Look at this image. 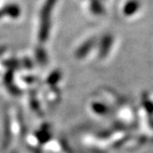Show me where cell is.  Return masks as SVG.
I'll return each mask as SVG.
<instances>
[{
  "label": "cell",
  "mask_w": 153,
  "mask_h": 153,
  "mask_svg": "<svg viewBox=\"0 0 153 153\" xmlns=\"http://www.w3.org/2000/svg\"><path fill=\"white\" fill-rule=\"evenodd\" d=\"M56 0H46L45 5H43L42 11H41V23H40V31H39V38L42 42L45 41L50 27V21H51V15L53 8L56 5Z\"/></svg>",
  "instance_id": "1"
},
{
  "label": "cell",
  "mask_w": 153,
  "mask_h": 153,
  "mask_svg": "<svg viewBox=\"0 0 153 153\" xmlns=\"http://www.w3.org/2000/svg\"><path fill=\"white\" fill-rule=\"evenodd\" d=\"M19 15H20V8L16 4H9L0 9V19L5 16H8L11 18H18Z\"/></svg>",
  "instance_id": "2"
},
{
  "label": "cell",
  "mask_w": 153,
  "mask_h": 153,
  "mask_svg": "<svg viewBox=\"0 0 153 153\" xmlns=\"http://www.w3.org/2000/svg\"><path fill=\"white\" fill-rule=\"evenodd\" d=\"M10 122H9V118H8V114H5V117H4V147H7L9 141H10Z\"/></svg>",
  "instance_id": "3"
},
{
  "label": "cell",
  "mask_w": 153,
  "mask_h": 153,
  "mask_svg": "<svg viewBox=\"0 0 153 153\" xmlns=\"http://www.w3.org/2000/svg\"><path fill=\"white\" fill-rule=\"evenodd\" d=\"M139 7V2L137 0H129L124 7V13L126 15L134 14Z\"/></svg>",
  "instance_id": "4"
}]
</instances>
